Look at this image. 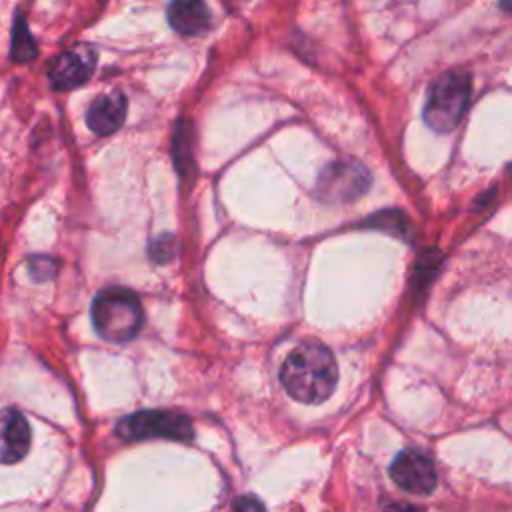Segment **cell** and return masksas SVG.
I'll return each mask as SVG.
<instances>
[{"label": "cell", "instance_id": "obj_1", "mask_svg": "<svg viewBox=\"0 0 512 512\" xmlns=\"http://www.w3.org/2000/svg\"><path fill=\"white\" fill-rule=\"evenodd\" d=\"M284 390L302 404L326 400L338 382V366L332 352L318 342L298 344L280 368Z\"/></svg>", "mask_w": 512, "mask_h": 512}, {"label": "cell", "instance_id": "obj_2", "mask_svg": "<svg viewBox=\"0 0 512 512\" xmlns=\"http://www.w3.org/2000/svg\"><path fill=\"white\" fill-rule=\"evenodd\" d=\"M92 322L96 332L108 342L136 338L144 322L140 298L126 288H106L92 302Z\"/></svg>", "mask_w": 512, "mask_h": 512}, {"label": "cell", "instance_id": "obj_3", "mask_svg": "<svg viewBox=\"0 0 512 512\" xmlns=\"http://www.w3.org/2000/svg\"><path fill=\"white\" fill-rule=\"evenodd\" d=\"M472 80L462 70L440 74L428 88L424 104V122L434 132H450L464 118L470 104Z\"/></svg>", "mask_w": 512, "mask_h": 512}, {"label": "cell", "instance_id": "obj_4", "mask_svg": "<svg viewBox=\"0 0 512 512\" xmlns=\"http://www.w3.org/2000/svg\"><path fill=\"white\" fill-rule=\"evenodd\" d=\"M116 432L126 440H142V438L188 440L192 438L194 428L184 414L168 412V410H144V412H134L122 418L116 426Z\"/></svg>", "mask_w": 512, "mask_h": 512}, {"label": "cell", "instance_id": "obj_5", "mask_svg": "<svg viewBox=\"0 0 512 512\" xmlns=\"http://www.w3.org/2000/svg\"><path fill=\"white\" fill-rule=\"evenodd\" d=\"M370 182V172L360 162L338 160L320 172L316 180V196L324 202H350L362 196Z\"/></svg>", "mask_w": 512, "mask_h": 512}, {"label": "cell", "instance_id": "obj_6", "mask_svg": "<svg viewBox=\"0 0 512 512\" xmlns=\"http://www.w3.org/2000/svg\"><path fill=\"white\" fill-rule=\"evenodd\" d=\"M390 476L402 490L410 494H428L438 482L432 460L418 450L400 452L390 466Z\"/></svg>", "mask_w": 512, "mask_h": 512}, {"label": "cell", "instance_id": "obj_7", "mask_svg": "<svg viewBox=\"0 0 512 512\" xmlns=\"http://www.w3.org/2000/svg\"><path fill=\"white\" fill-rule=\"evenodd\" d=\"M94 64H96V54L88 46H76L72 50L58 54L52 60L48 68V78L52 86L58 90L76 88L92 76Z\"/></svg>", "mask_w": 512, "mask_h": 512}, {"label": "cell", "instance_id": "obj_8", "mask_svg": "<svg viewBox=\"0 0 512 512\" xmlns=\"http://www.w3.org/2000/svg\"><path fill=\"white\" fill-rule=\"evenodd\" d=\"M30 448V426L26 418L14 410L6 408L0 416V462L12 464L26 456Z\"/></svg>", "mask_w": 512, "mask_h": 512}, {"label": "cell", "instance_id": "obj_9", "mask_svg": "<svg viewBox=\"0 0 512 512\" xmlns=\"http://www.w3.org/2000/svg\"><path fill=\"white\" fill-rule=\"evenodd\" d=\"M126 118V98L122 92H110L100 98H96L86 114L88 128L98 134L106 136L116 132Z\"/></svg>", "mask_w": 512, "mask_h": 512}, {"label": "cell", "instance_id": "obj_10", "mask_svg": "<svg viewBox=\"0 0 512 512\" xmlns=\"http://www.w3.org/2000/svg\"><path fill=\"white\" fill-rule=\"evenodd\" d=\"M168 20L176 32L184 36H198L210 28L212 16L204 0H172Z\"/></svg>", "mask_w": 512, "mask_h": 512}, {"label": "cell", "instance_id": "obj_11", "mask_svg": "<svg viewBox=\"0 0 512 512\" xmlns=\"http://www.w3.org/2000/svg\"><path fill=\"white\" fill-rule=\"evenodd\" d=\"M12 58L16 62H28L36 56V44L24 24L22 18H18L14 22V32H12V50H10Z\"/></svg>", "mask_w": 512, "mask_h": 512}, {"label": "cell", "instance_id": "obj_12", "mask_svg": "<svg viewBox=\"0 0 512 512\" xmlns=\"http://www.w3.org/2000/svg\"><path fill=\"white\" fill-rule=\"evenodd\" d=\"M372 226L376 228H384L388 232H394V234H402V230L406 228V218L402 212L398 210H388V212H380L378 216L372 218Z\"/></svg>", "mask_w": 512, "mask_h": 512}, {"label": "cell", "instance_id": "obj_13", "mask_svg": "<svg viewBox=\"0 0 512 512\" xmlns=\"http://www.w3.org/2000/svg\"><path fill=\"white\" fill-rule=\"evenodd\" d=\"M30 274L36 280H46L54 276V260L48 256H32L30 258Z\"/></svg>", "mask_w": 512, "mask_h": 512}, {"label": "cell", "instance_id": "obj_14", "mask_svg": "<svg viewBox=\"0 0 512 512\" xmlns=\"http://www.w3.org/2000/svg\"><path fill=\"white\" fill-rule=\"evenodd\" d=\"M152 256L154 260L158 262H166L174 256V240L172 236H164V238H158L154 244H152Z\"/></svg>", "mask_w": 512, "mask_h": 512}, {"label": "cell", "instance_id": "obj_15", "mask_svg": "<svg viewBox=\"0 0 512 512\" xmlns=\"http://www.w3.org/2000/svg\"><path fill=\"white\" fill-rule=\"evenodd\" d=\"M234 508H258V510H260L262 504H260L258 500H252V498H246V496H244V498H240V500L234 502Z\"/></svg>", "mask_w": 512, "mask_h": 512}, {"label": "cell", "instance_id": "obj_16", "mask_svg": "<svg viewBox=\"0 0 512 512\" xmlns=\"http://www.w3.org/2000/svg\"><path fill=\"white\" fill-rule=\"evenodd\" d=\"M502 8L512 14V0H502Z\"/></svg>", "mask_w": 512, "mask_h": 512}]
</instances>
